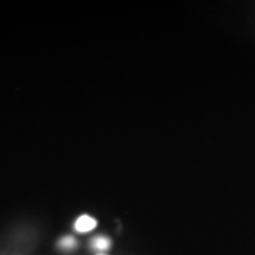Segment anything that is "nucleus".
<instances>
[{"instance_id": "20e7f679", "label": "nucleus", "mask_w": 255, "mask_h": 255, "mask_svg": "<svg viewBox=\"0 0 255 255\" xmlns=\"http://www.w3.org/2000/svg\"><path fill=\"white\" fill-rule=\"evenodd\" d=\"M97 255H107V254H103V253H101V254H97Z\"/></svg>"}, {"instance_id": "f257e3e1", "label": "nucleus", "mask_w": 255, "mask_h": 255, "mask_svg": "<svg viewBox=\"0 0 255 255\" xmlns=\"http://www.w3.org/2000/svg\"><path fill=\"white\" fill-rule=\"evenodd\" d=\"M96 227V220L92 219L91 216L83 215L76 221L75 228L79 233H87L92 231Z\"/></svg>"}, {"instance_id": "7ed1b4c3", "label": "nucleus", "mask_w": 255, "mask_h": 255, "mask_svg": "<svg viewBox=\"0 0 255 255\" xmlns=\"http://www.w3.org/2000/svg\"><path fill=\"white\" fill-rule=\"evenodd\" d=\"M59 245L60 247L64 248V250H72V248L76 247L77 242H76V240L72 237H66L60 241Z\"/></svg>"}, {"instance_id": "f03ea898", "label": "nucleus", "mask_w": 255, "mask_h": 255, "mask_svg": "<svg viewBox=\"0 0 255 255\" xmlns=\"http://www.w3.org/2000/svg\"><path fill=\"white\" fill-rule=\"evenodd\" d=\"M111 246V242L105 237H97L92 240V247L97 251H107Z\"/></svg>"}]
</instances>
